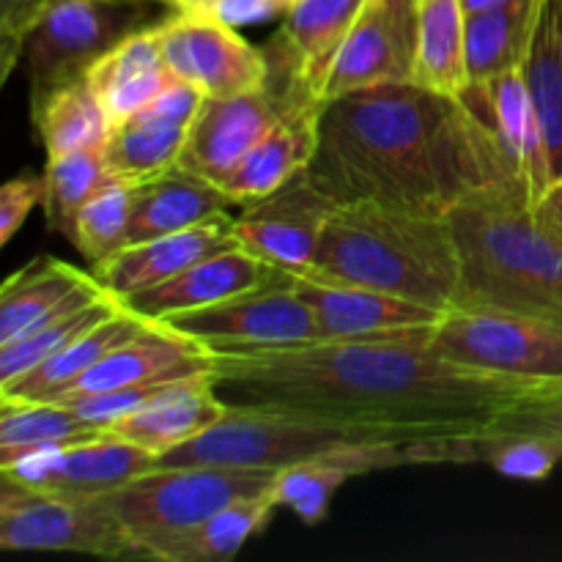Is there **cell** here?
Instances as JSON below:
<instances>
[{
  "instance_id": "cell-32",
  "label": "cell",
  "mask_w": 562,
  "mask_h": 562,
  "mask_svg": "<svg viewBox=\"0 0 562 562\" xmlns=\"http://www.w3.org/2000/svg\"><path fill=\"white\" fill-rule=\"evenodd\" d=\"M272 492L225 505L214 516L190 530L157 538L146 549V560L159 562H228L241 552L252 536L272 521L278 510Z\"/></svg>"
},
{
  "instance_id": "cell-33",
  "label": "cell",
  "mask_w": 562,
  "mask_h": 562,
  "mask_svg": "<svg viewBox=\"0 0 562 562\" xmlns=\"http://www.w3.org/2000/svg\"><path fill=\"white\" fill-rule=\"evenodd\" d=\"M108 428L60 401H0V467L55 448L93 442Z\"/></svg>"
},
{
  "instance_id": "cell-11",
  "label": "cell",
  "mask_w": 562,
  "mask_h": 562,
  "mask_svg": "<svg viewBox=\"0 0 562 562\" xmlns=\"http://www.w3.org/2000/svg\"><path fill=\"white\" fill-rule=\"evenodd\" d=\"M368 0H294L283 25L263 44L269 64L267 86L285 110L324 102L327 80L351 27Z\"/></svg>"
},
{
  "instance_id": "cell-36",
  "label": "cell",
  "mask_w": 562,
  "mask_h": 562,
  "mask_svg": "<svg viewBox=\"0 0 562 562\" xmlns=\"http://www.w3.org/2000/svg\"><path fill=\"white\" fill-rule=\"evenodd\" d=\"M110 181L115 179L104 162L102 146L47 157V168H44V184L47 187H44L42 206L49 231L69 239L80 209Z\"/></svg>"
},
{
  "instance_id": "cell-44",
  "label": "cell",
  "mask_w": 562,
  "mask_h": 562,
  "mask_svg": "<svg viewBox=\"0 0 562 562\" xmlns=\"http://www.w3.org/2000/svg\"><path fill=\"white\" fill-rule=\"evenodd\" d=\"M173 11H195V14H209L217 0H162Z\"/></svg>"
},
{
  "instance_id": "cell-16",
  "label": "cell",
  "mask_w": 562,
  "mask_h": 562,
  "mask_svg": "<svg viewBox=\"0 0 562 562\" xmlns=\"http://www.w3.org/2000/svg\"><path fill=\"white\" fill-rule=\"evenodd\" d=\"M415 42L417 0H368L335 60L324 102L384 82H412Z\"/></svg>"
},
{
  "instance_id": "cell-22",
  "label": "cell",
  "mask_w": 562,
  "mask_h": 562,
  "mask_svg": "<svg viewBox=\"0 0 562 562\" xmlns=\"http://www.w3.org/2000/svg\"><path fill=\"white\" fill-rule=\"evenodd\" d=\"M274 274V267L261 261L258 256L247 252L245 247H231V250L214 252L203 261L192 263L190 269L179 272L176 278L140 291V294L126 296L124 302L130 311L162 322L176 313L201 311V307L217 305L236 294L258 289Z\"/></svg>"
},
{
  "instance_id": "cell-18",
  "label": "cell",
  "mask_w": 562,
  "mask_h": 562,
  "mask_svg": "<svg viewBox=\"0 0 562 562\" xmlns=\"http://www.w3.org/2000/svg\"><path fill=\"white\" fill-rule=\"evenodd\" d=\"M285 113L289 110L269 86L234 97H206L192 119L179 168L223 187Z\"/></svg>"
},
{
  "instance_id": "cell-9",
  "label": "cell",
  "mask_w": 562,
  "mask_h": 562,
  "mask_svg": "<svg viewBox=\"0 0 562 562\" xmlns=\"http://www.w3.org/2000/svg\"><path fill=\"white\" fill-rule=\"evenodd\" d=\"M0 547L5 552H75L104 560L135 558L113 499H64L0 475Z\"/></svg>"
},
{
  "instance_id": "cell-37",
  "label": "cell",
  "mask_w": 562,
  "mask_h": 562,
  "mask_svg": "<svg viewBox=\"0 0 562 562\" xmlns=\"http://www.w3.org/2000/svg\"><path fill=\"white\" fill-rule=\"evenodd\" d=\"M527 88H530L532 108L547 140L549 159H552L554 179H562V55L552 5L547 0L541 25H538L536 44L525 64Z\"/></svg>"
},
{
  "instance_id": "cell-41",
  "label": "cell",
  "mask_w": 562,
  "mask_h": 562,
  "mask_svg": "<svg viewBox=\"0 0 562 562\" xmlns=\"http://www.w3.org/2000/svg\"><path fill=\"white\" fill-rule=\"evenodd\" d=\"M49 3L53 0H0V82L16 69L27 36Z\"/></svg>"
},
{
  "instance_id": "cell-43",
  "label": "cell",
  "mask_w": 562,
  "mask_h": 562,
  "mask_svg": "<svg viewBox=\"0 0 562 562\" xmlns=\"http://www.w3.org/2000/svg\"><path fill=\"white\" fill-rule=\"evenodd\" d=\"M536 214L554 231V234L562 236V181H554L552 190L536 203Z\"/></svg>"
},
{
  "instance_id": "cell-46",
  "label": "cell",
  "mask_w": 562,
  "mask_h": 562,
  "mask_svg": "<svg viewBox=\"0 0 562 562\" xmlns=\"http://www.w3.org/2000/svg\"><path fill=\"white\" fill-rule=\"evenodd\" d=\"M467 3V11H483V9H488V5H494V3H499V0H464Z\"/></svg>"
},
{
  "instance_id": "cell-39",
  "label": "cell",
  "mask_w": 562,
  "mask_h": 562,
  "mask_svg": "<svg viewBox=\"0 0 562 562\" xmlns=\"http://www.w3.org/2000/svg\"><path fill=\"white\" fill-rule=\"evenodd\" d=\"M477 461L514 481H547L562 461V442L538 434L488 431L477 439Z\"/></svg>"
},
{
  "instance_id": "cell-12",
  "label": "cell",
  "mask_w": 562,
  "mask_h": 562,
  "mask_svg": "<svg viewBox=\"0 0 562 562\" xmlns=\"http://www.w3.org/2000/svg\"><path fill=\"white\" fill-rule=\"evenodd\" d=\"M157 31L176 80L190 82L203 97H234L267 86V55L234 25L195 11H170L157 20Z\"/></svg>"
},
{
  "instance_id": "cell-2",
  "label": "cell",
  "mask_w": 562,
  "mask_h": 562,
  "mask_svg": "<svg viewBox=\"0 0 562 562\" xmlns=\"http://www.w3.org/2000/svg\"><path fill=\"white\" fill-rule=\"evenodd\" d=\"M307 170L335 203L379 201L437 217L516 179L492 126L464 99L417 82L360 88L324 104Z\"/></svg>"
},
{
  "instance_id": "cell-10",
  "label": "cell",
  "mask_w": 562,
  "mask_h": 562,
  "mask_svg": "<svg viewBox=\"0 0 562 562\" xmlns=\"http://www.w3.org/2000/svg\"><path fill=\"white\" fill-rule=\"evenodd\" d=\"M165 327L187 335L209 351L283 349L322 338L316 313L296 291L291 272L274 269L258 289L236 294L201 311L162 318Z\"/></svg>"
},
{
  "instance_id": "cell-42",
  "label": "cell",
  "mask_w": 562,
  "mask_h": 562,
  "mask_svg": "<svg viewBox=\"0 0 562 562\" xmlns=\"http://www.w3.org/2000/svg\"><path fill=\"white\" fill-rule=\"evenodd\" d=\"M44 176L22 173L0 187V245H9L27 220V214L44 203Z\"/></svg>"
},
{
  "instance_id": "cell-29",
  "label": "cell",
  "mask_w": 562,
  "mask_h": 562,
  "mask_svg": "<svg viewBox=\"0 0 562 562\" xmlns=\"http://www.w3.org/2000/svg\"><path fill=\"white\" fill-rule=\"evenodd\" d=\"M547 0H499L467 20V69L470 86H486L494 77L527 64L536 44Z\"/></svg>"
},
{
  "instance_id": "cell-1",
  "label": "cell",
  "mask_w": 562,
  "mask_h": 562,
  "mask_svg": "<svg viewBox=\"0 0 562 562\" xmlns=\"http://www.w3.org/2000/svg\"><path fill=\"white\" fill-rule=\"evenodd\" d=\"M428 340L212 351L214 382L231 406L338 423L373 442L417 448L423 464H470L497 417L541 387L456 366Z\"/></svg>"
},
{
  "instance_id": "cell-34",
  "label": "cell",
  "mask_w": 562,
  "mask_h": 562,
  "mask_svg": "<svg viewBox=\"0 0 562 562\" xmlns=\"http://www.w3.org/2000/svg\"><path fill=\"white\" fill-rule=\"evenodd\" d=\"M91 278L93 274H86L71 263L44 256L5 278L0 289V346L14 344L31 333L47 313Z\"/></svg>"
},
{
  "instance_id": "cell-23",
  "label": "cell",
  "mask_w": 562,
  "mask_h": 562,
  "mask_svg": "<svg viewBox=\"0 0 562 562\" xmlns=\"http://www.w3.org/2000/svg\"><path fill=\"white\" fill-rule=\"evenodd\" d=\"M404 464H423L420 450L401 448V445H360V448L340 450V453L280 470L274 477L272 497L278 499L280 508L294 510L305 525H322L335 494L344 488L346 481L373 470Z\"/></svg>"
},
{
  "instance_id": "cell-15",
  "label": "cell",
  "mask_w": 562,
  "mask_h": 562,
  "mask_svg": "<svg viewBox=\"0 0 562 562\" xmlns=\"http://www.w3.org/2000/svg\"><path fill=\"white\" fill-rule=\"evenodd\" d=\"M296 291L316 313L318 340L340 338H431L445 313L426 302L406 300L366 285L329 283L294 274Z\"/></svg>"
},
{
  "instance_id": "cell-3",
  "label": "cell",
  "mask_w": 562,
  "mask_h": 562,
  "mask_svg": "<svg viewBox=\"0 0 562 562\" xmlns=\"http://www.w3.org/2000/svg\"><path fill=\"white\" fill-rule=\"evenodd\" d=\"M307 278L366 285L453 311L464 300V267L450 217L379 201L338 203Z\"/></svg>"
},
{
  "instance_id": "cell-27",
  "label": "cell",
  "mask_w": 562,
  "mask_h": 562,
  "mask_svg": "<svg viewBox=\"0 0 562 562\" xmlns=\"http://www.w3.org/2000/svg\"><path fill=\"white\" fill-rule=\"evenodd\" d=\"M157 322L140 316V313L121 307L115 316L104 318V322L93 324L91 329L55 351L53 357L36 366L33 371L22 373V376L11 379V382L0 384V401H55L82 376L91 371L97 362H102L119 346L130 344V340L140 338L143 333L154 327Z\"/></svg>"
},
{
  "instance_id": "cell-30",
  "label": "cell",
  "mask_w": 562,
  "mask_h": 562,
  "mask_svg": "<svg viewBox=\"0 0 562 562\" xmlns=\"http://www.w3.org/2000/svg\"><path fill=\"white\" fill-rule=\"evenodd\" d=\"M121 307H124V302L104 291V285L97 278L82 283L53 313H47L31 333L16 338L14 344L0 346V384L42 366L47 357L80 338L93 324L115 316Z\"/></svg>"
},
{
  "instance_id": "cell-20",
  "label": "cell",
  "mask_w": 562,
  "mask_h": 562,
  "mask_svg": "<svg viewBox=\"0 0 562 562\" xmlns=\"http://www.w3.org/2000/svg\"><path fill=\"white\" fill-rule=\"evenodd\" d=\"M234 220L228 209L192 228L173 231V234L157 236V239L126 245L115 256L93 263V278L104 285V291L126 300L132 294L154 289L165 280L176 278L190 269L192 263L214 256V252L239 247L234 234Z\"/></svg>"
},
{
  "instance_id": "cell-25",
  "label": "cell",
  "mask_w": 562,
  "mask_h": 562,
  "mask_svg": "<svg viewBox=\"0 0 562 562\" xmlns=\"http://www.w3.org/2000/svg\"><path fill=\"white\" fill-rule=\"evenodd\" d=\"M228 409L231 404L217 393L214 373H203L184 379L154 404L115 420L108 431L148 453L165 456L217 426Z\"/></svg>"
},
{
  "instance_id": "cell-5",
  "label": "cell",
  "mask_w": 562,
  "mask_h": 562,
  "mask_svg": "<svg viewBox=\"0 0 562 562\" xmlns=\"http://www.w3.org/2000/svg\"><path fill=\"white\" fill-rule=\"evenodd\" d=\"M360 445H382L338 423L231 406L201 437L159 456L157 467H234L280 472Z\"/></svg>"
},
{
  "instance_id": "cell-14",
  "label": "cell",
  "mask_w": 562,
  "mask_h": 562,
  "mask_svg": "<svg viewBox=\"0 0 562 562\" xmlns=\"http://www.w3.org/2000/svg\"><path fill=\"white\" fill-rule=\"evenodd\" d=\"M157 459L159 456L108 431L93 442L44 450L11 467H0V475L14 477L49 497L93 499L108 497L135 477L157 470Z\"/></svg>"
},
{
  "instance_id": "cell-6",
  "label": "cell",
  "mask_w": 562,
  "mask_h": 562,
  "mask_svg": "<svg viewBox=\"0 0 562 562\" xmlns=\"http://www.w3.org/2000/svg\"><path fill=\"white\" fill-rule=\"evenodd\" d=\"M437 355L477 373L530 387H562V324L492 305L445 313L428 340Z\"/></svg>"
},
{
  "instance_id": "cell-40",
  "label": "cell",
  "mask_w": 562,
  "mask_h": 562,
  "mask_svg": "<svg viewBox=\"0 0 562 562\" xmlns=\"http://www.w3.org/2000/svg\"><path fill=\"white\" fill-rule=\"evenodd\" d=\"M492 431L538 434L562 442V387L532 390L497 417Z\"/></svg>"
},
{
  "instance_id": "cell-45",
  "label": "cell",
  "mask_w": 562,
  "mask_h": 562,
  "mask_svg": "<svg viewBox=\"0 0 562 562\" xmlns=\"http://www.w3.org/2000/svg\"><path fill=\"white\" fill-rule=\"evenodd\" d=\"M549 5H552L554 22H558V38H560V55H562V0H549Z\"/></svg>"
},
{
  "instance_id": "cell-13",
  "label": "cell",
  "mask_w": 562,
  "mask_h": 562,
  "mask_svg": "<svg viewBox=\"0 0 562 562\" xmlns=\"http://www.w3.org/2000/svg\"><path fill=\"white\" fill-rule=\"evenodd\" d=\"M338 203L313 181L311 170L272 195L241 206L234 220L239 247L291 274H305Z\"/></svg>"
},
{
  "instance_id": "cell-47",
  "label": "cell",
  "mask_w": 562,
  "mask_h": 562,
  "mask_svg": "<svg viewBox=\"0 0 562 562\" xmlns=\"http://www.w3.org/2000/svg\"><path fill=\"white\" fill-rule=\"evenodd\" d=\"M560 181H562V179H560Z\"/></svg>"
},
{
  "instance_id": "cell-38",
  "label": "cell",
  "mask_w": 562,
  "mask_h": 562,
  "mask_svg": "<svg viewBox=\"0 0 562 562\" xmlns=\"http://www.w3.org/2000/svg\"><path fill=\"white\" fill-rule=\"evenodd\" d=\"M132 184L110 181L80 209L69 241L93 263L115 256L130 245Z\"/></svg>"
},
{
  "instance_id": "cell-7",
  "label": "cell",
  "mask_w": 562,
  "mask_h": 562,
  "mask_svg": "<svg viewBox=\"0 0 562 562\" xmlns=\"http://www.w3.org/2000/svg\"><path fill=\"white\" fill-rule=\"evenodd\" d=\"M278 472L234 467H157L110 494L137 560L157 538L190 530L225 505L272 492Z\"/></svg>"
},
{
  "instance_id": "cell-35",
  "label": "cell",
  "mask_w": 562,
  "mask_h": 562,
  "mask_svg": "<svg viewBox=\"0 0 562 562\" xmlns=\"http://www.w3.org/2000/svg\"><path fill=\"white\" fill-rule=\"evenodd\" d=\"M33 130L47 157L104 146L110 121L86 77L55 88L53 93L31 108Z\"/></svg>"
},
{
  "instance_id": "cell-21",
  "label": "cell",
  "mask_w": 562,
  "mask_h": 562,
  "mask_svg": "<svg viewBox=\"0 0 562 562\" xmlns=\"http://www.w3.org/2000/svg\"><path fill=\"white\" fill-rule=\"evenodd\" d=\"M214 373V355L198 340L165 327L162 322L154 324L148 333L130 344L119 346L110 351L102 362L82 373L60 398L71 401L82 395L110 393V390L132 387V384L151 382V379H184V376H203Z\"/></svg>"
},
{
  "instance_id": "cell-17",
  "label": "cell",
  "mask_w": 562,
  "mask_h": 562,
  "mask_svg": "<svg viewBox=\"0 0 562 562\" xmlns=\"http://www.w3.org/2000/svg\"><path fill=\"white\" fill-rule=\"evenodd\" d=\"M203 99L190 82L176 80L151 104L110 126L102 146L110 176L135 187L173 170Z\"/></svg>"
},
{
  "instance_id": "cell-31",
  "label": "cell",
  "mask_w": 562,
  "mask_h": 562,
  "mask_svg": "<svg viewBox=\"0 0 562 562\" xmlns=\"http://www.w3.org/2000/svg\"><path fill=\"white\" fill-rule=\"evenodd\" d=\"M464 0H417V42L412 82L461 99L470 88Z\"/></svg>"
},
{
  "instance_id": "cell-8",
  "label": "cell",
  "mask_w": 562,
  "mask_h": 562,
  "mask_svg": "<svg viewBox=\"0 0 562 562\" xmlns=\"http://www.w3.org/2000/svg\"><path fill=\"white\" fill-rule=\"evenodd\" d=\"M151 0H53L22 49L31 108L86 71L124 36L154 22Z\"/></svg>"
},
{
  "instance_id": "cell-28",
  "label": "cell",
  "mask_w": 562,
  "mask_h": 562,
  "mask_svg": "<svg viewBox=\"0 0 562 562\" xmlns=\"http://www.w3.org/2000/svg\"><path fill=\"white\" fill-rule=\"evenodd\" d=\"M231 206L223 187L176 165L168 173L132 187L130 245L192 228Z\"/></svg>"
},
{
  "instance_id": "cell-26",
  "label": "cell",
  "mask_w": 562,
  "mask_h": 562,
  "mask_svg": "<svg viewBox=\"0 0 562 562\" xmlns=\"http://www.w3.org/2000/svg\"><path fill=\"white\" fill-rule=\"evenodd\" d=\"M86 80L102 102L110 126L121 124L132 113L151 104L165 88L176 82L173 71L165 60L162 44H159L157 22L137 27L115 47H110L86 71Z\"/></svg>"
},
{
  "instance_id": "cell-24",
  "label": "cell",
  "mask_w": 562,
  "mask_h": 562,
  "mask_svg": "<svg viewBox=\"0 0 562 562\" xmlns=\"http://www.w3.org/2000/svg\"><path fill=\"white\" fill-rule=\"evenodd\" d=\"M322 104L289 110L256 143L239 168L223 181V192L234 206L261 201L311 168L322 140Z\"/></svg>"
},
{
  "instance_id": "cell-19",
  "label": "cell",
  "mask_w": 562,
  "mask_h": 562,
  "mask_svg": "<svg viewBox=\"0 0 562 562\" xmlns=\"http://www.w3.org/2000/svg\"><path fill=\"white\" fill-rule=\"evenodd\" d=\"M461 99L492 126L499 151L505 154L516 179L525 184L536 206L558 179H554L547 140H543L541 124L532 108L525 66L494 77L486 86H470Z\"/></svg>"
},
{
  "instance_id": "cell-4",
  "label": "cell",
  "mask_w": 562,
  "mask_h": 562,
  "mask_svg": "<svg viewBox=\"0 0 562 562\" xmlns=\"http://www.w3.org/2000/svg\"><path fill=\"white\" fill-rule=\"evenodd\" d=\"M464 267L461 305H492L562 324V236L536 214L519 179L450 212Z\"/></svg>"
}]
</instances>
